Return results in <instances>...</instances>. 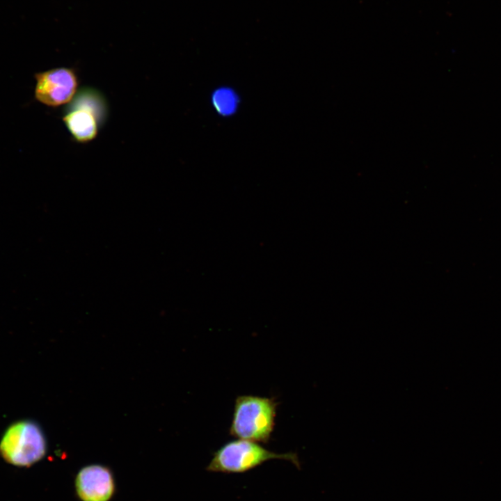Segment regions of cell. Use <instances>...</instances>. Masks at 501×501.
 <instances>
[{
	"instance_id": "cell-6",
	"label": "cell",
	"mask_w": 501,
	"mask_h": 501,
	"mask_svg": "<svg viewBox=\"0 0 501 501\" xmlns=\"http://www.w3.org/2000/svg\"><path fill=\"white\" fill-rule=\"evenodd\" d=\"M63 120L74 140L87 143L95 139L101 126L91 111L83 108H68Z\"/></svg>"
},
{
	"instance_id": "cell-1",
	"label": "cell",
	"mask_w": 501,
	"mask_h": 501,
	"mask_svg": "<svg viewBox=\"0 0 501 501\" xmlns=\"http://www.w3.org/2000/svg\"><path fill=\"white\" fill-rule=\"evenodd\" d=\"M279 403L274 397L240 395L234 401L230 436L268 443L275 427Z\"/></svg>"
},
{
	"instance_id": "cell-8",
	"label": "cell",
	"mask_w": 501,
	"mask_h": 501,
	"mask_svg": "<svg viewBox=\"0 0 501 501\" xmlns=\"http://www.w3.org/2000/svg\"><path fill=\"white\" fill-rule=\"evenodd\" d=\"M240 99L237 92L228 86L216 88L211 95L212 106L222 117H230L238 110Z\"/></svg>"
},
{
	"instance_id": "cell-4",
	"label": "cell",
	"mask_w": 501,
	"mask_h": 501,
	"mask_svg": "<svg viewBox=\"0 0 501 501\" xmlns=\"http://www.w3.org/2000/svg\"><path fill=\"white\" fill-rule=\"evenodd\" d=\"M35 78V97L47 106L58 107L70 103L77 93L79 81L72 68H53L36 73Z\"/></svg>"
},
{
	"instance_id": "cell-2",
	"label": "cell",
	"mask_w": 501,
	"mask_h": 501,
	"mask_svg": "<svg viewBox=\"0 0 501 501\" xmlns=\"http://www.w3.org/2000/svg\"><path fill=\"white\" fill-rule=\"evenodd\" d=\"M272 459L285 460L301 468L296 453L278 454L257 442L240 439L229 441L216 450L206 470L225 474L244 473Z\"/></svg>"
},
{
	"instance_id": "cell-7",
	"label": "cell",
	"mask_w": 501,
	"mask_h": 501,
	"mask_svg": "<svg viewBox=\"0 0 501 501\" xmlns=\"http://www.w3.org/2000/svg\"><path fill=\"white\" fill-rule=\"evenodd\" d=\"M68 108H83L93 113L100 125L104 123L107 116V104L104 96L97 89L85 87L81 88L69 103Z\"/></svg>"
},
{
	"instance_id": "cell-5",
	"label": "cell",
	"mask_w": 501,
	"mask_h": 501,
	"mask_svg": "<svg viewBox=\"0 0 501 501\" xmlns=\"http://www.w3.org/2000/svg\"><path fill=\"white\" fill-rule=\"evenodd\" d=\"M76 489L83 501H108L114 491L110 470L100 465L82 468L76 478Z\"/></svg>"
},
{
	"instance_id": "cell-3",
	"label": "cell",
	"mask_w": 501,
	"mask_h": 501,
	"mask_svg": "<svg viewBox=\"0 0 501 501\" xmlns=\"http://www.w3.org/2000/svg\"><path fill=\"white\" fill-rule=\"evenodd\" d=\"M46 440L39 425L22 420L12 424L0 442V454L17 466H30L45 454Z\"/></svg>"
}]
</instances>
